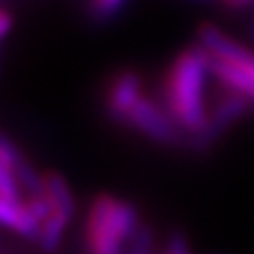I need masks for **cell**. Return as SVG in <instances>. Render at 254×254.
<instances>
[{
  "label": "cell",
  "mask_w": 254,
  "mask_h": 254,
  "mask_svg": "<svg viewBox=\"0 0 254 254\" xmlns=\"http://www.w3.org/2000/svg\"><path fill=\"white\" fill-rule=\"evenodd\" d=\"M212 76V58L199 45L185 49L172 62L161 87V104L190 140L208 127L205 83Z\"/></svg>",
  "instance_id": "1"
},
{
  "label": "cell",
  "mask_w": 254,
  "mask_h": 254,
  "mask_svg": "<svg viewBox=\"0 0 254 254\" xmlns=\"http://www.w3.org/2000/svg\"><path fill=\"white\" fill-rule=\"evenodd\" d=\"M138 212L131 203L100 195L87 216V250L89 254H127L125 246L140 231Z\"/></svg>",
  "instance_id": "2"
},
{
  "label": "cell",
  "mask_w": 254,
  "mask_h": 254,
  "mask_svg": "<svg viewBox=\"0 0 254 254\" xmlns=\"http://www.w3.org/2000/svg\"><path fill=\"white\" fill-rule=\"evenodd\" d=\"M125 125L138 129L140 133H144L146 138L159 142V144H170V146L182 144L187 136L176 125V121L168 115V110L163 108L161 102H155L146 98V95H142L140 102L133 106Z\"/></svg>",
  "instance_id": "3"
},
{
  "label": "cell",
  "mask_w": 254,
  "mask_h": 254,
  "mask_svg": "<svg viewBox=\"0 0 254 254\" xmlns=\"http://www.w3.org/2000/svg\"><path fill=\"white\" fill-rule=\"evenodd\" d=\"M222 89H225V87H222ZM250 104L252 102L248 98H244V95L235 93V91L225 89V95L210 106L208 127H205V131L201 133V136H197L195 140H190V144H193L195 148H199V150L210 146L222 131L229 129L235 121H240V119L248 113Z\"/></svg>",
  "instance_id": "4"
},
{
  "label": "cell",
  "mask_w": 254,
  "mask_h": 254,
  "mask_svg": "<svg viewBox=\"0 0 254 254\" xmlns=\"http://www.w3.org/2000/svg\"><path fill=\"white\" fill-rule=\"evenodd\" d=\"M142 98V78L133 70H123L119 72L106 93V110L110 119L119 123H127V117L133 110V106Z\"/></svg>",
  "instance_id": "5"
},
{
  "label": "cell",
  "mask_w": 254,
  "mask_h": 254,
  "mask_svg": "<svg viewBox=\"0 0 254 254\" xmlns=\"http://www.w3.org/2000/svg\"><path fill=\"white\" fill-rule=\"evenodd\" d=\"M0 220H2V225L6 229H11V231H15L21 237L36 240V242L41 237L43 225L28 212L26 203H11V201L0 199Z\"/></svg>",
  "instance_id": "6"
},
{
  "label": "cell",
  "mask_w": 254,
  "mask_h": 254,
  "mask_svg": "<svg viewBox=\"0 0 254 254\" xmlns=\"http://www.w3.org/2000/svg\"><path fill=\"white\" fill-rule=\"evenodd\" d=\"M45 187H47V197L51 199L55 212H62L64 216H68L72 220L74 212H76V201H74V195L70 190L68 182L64 180L60 174H47L45 176Z\"/></svg>",
  "instance_id": "7"
},
{
  "label": "cell",
  "mask_w": 254,
  "mask_h": 254,
  "mask_svg": "<svg viewBox=\"0 0 254 254\" xmlns=\"http://www.w3.org/2000/svg\"><path fill=\"white\" fill-rule=\"evenodd\" d=\"M68 222H70V218L64 216L62 212H53L49 216V220H47L41 229V237H38V244H41V248L45 252H55L60 248Z\"/></svg>",
  "instance_id": "8"
},
{
  "label": "cell",
  "mask_w": 254,
  "mask_h": 254,
  "mask_svg": "<svg viewBox=\"0 0 254 254\" xmlns=\"http://www.w3.org/2000/svg\"><path fill=\"white\" fill-rule=\"evenodd\" d=\"M127 0H89V15L95 21H108L119 15Z\"/></svg>",
  "instance_id": "9"
},
{
  "label": "cell",
  "mask_w": 254,
  "mask_h": 254,
  "mask_svg": "<svg viewBox=\"0 0 254 254\" xmlns=\"http://www.w3.org/2000/svg\"><path fill=\"white\" fill-rule=\"evenodd\" d=\"M165 254H190L187 237L182 233H172L168 240V248H165Z\"/></svg>",
  "instance_id": "10"
},
{
  "label": "cell",
  "mask_w": 254,
  "mask_h": 254,
  "mask_svg": "<svg viewBox=\"0 0 254 254\" xmlns=\"http://www.w3.org/2000/svg\"><path fill=\"white\" fill-rule=\"evenodd\" d=\"M11 26H13V17H11V13L4 9L2 13H0V36H2V38L9 36Z\"/></svg>",
  "instance_id": "11"
},
{
  "label": "cell",
  "mask_w": 254,
  "mask_h": 254,
  "mask_svg": "<svg viewBox=\"0 0 254 254\" xmlns=\"http://www.w3.org/2000/svg\"><path fill=\"white\" fill-rule=\"evenodd\" d=\"M227 2H231V4H246V2H252V0H227Z\"/></svg>",
  "instance_id": "12"
}]
</instances>
